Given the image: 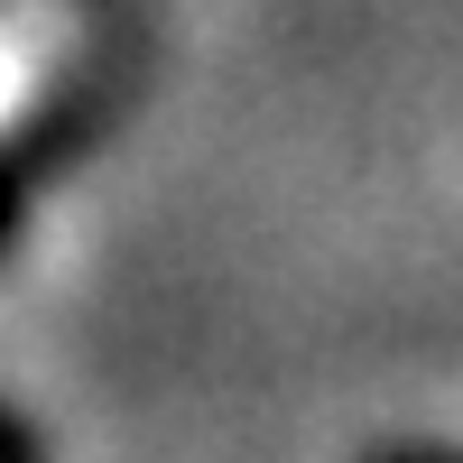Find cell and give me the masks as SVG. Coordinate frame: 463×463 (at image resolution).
<instances>
[{
    "label": "cell",
    "instance_id": "cell-1",
    "mask_svg": "<svg viewBox=\"0 0 463 463\" xmlns=\"http://www.w3.org/2000/svg\"><path fill=\"white\" fill-rule=\"evenodd\" d=\"M28 195H37V148H28V139H10V148H0V250L19 241Z\"/></svg>",
    "mask_w": 463,
    "mask_h": 463
},
{
    "label": "cell",
    "instance_id": "cell-2",
    "mask_svg": "<svg viewBox=\"0 0 463 463\" xmlns=\"http://www.w3.org/2000/svg\"><path fill=\"white\" fill-rule=\"evenodd\" d=\"M37 454H47V436H37L28 417H10V408H0V463H37Z\"/></svg>",
    "mask_w": 463,
    "mask_h": 463
}]
</instances>
